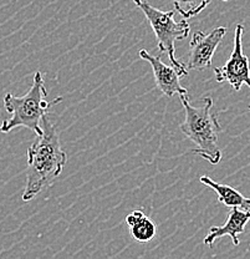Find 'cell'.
Returning a JSON list of instances; mask_svg holds the SVG:
<instances>
[{"label":"cell","instance_id":"6da1fadb","mask_svg":"<svg viewBox=\"0 0 250 259\" xmlns=\"http://www.w3.org/2000/svg\"><path fill=\"white\" fill-rule=\"evenodd\" d=\"M42 134L28 148L26 185L23 201L34 199L42 190L50 187L66 166L67 155L61 147L56 126L50 121L49 113L41 121Z\"/></svg>","mask_w":250,"mask_h":259},{"label":"cell","instance_id":"7a4b0ae2","mask_svg":"<svg viewBox=\"0 0 250 259\" xmlns=\"http://www.w3.org/2000/svg\"><path fill=\"white\" fill-rule=\"evenodd\" d=\"M184 109V120L179 130L195 145L193 153L201 156L209 163L218 164L222 160L218 135L223 131L214 111L212 97H206L199 106H193L188 95H179Z\"/></svg>","mask_w":250,"mask_h":259},{"label":"cell","instance_id":"3957f363","mask_svg":"<svg viewBox=\"0 0 250 259\" xmlns=\"http://www.w3.org/2000/svg\"><path fill=\"white\" fill-rule=\"evenodd\" d=\"M61 100L63 97L60 96L54 101H47L44 75L41 71H36L33 85L25 95L19 97L7 94L4 96V107L12 116L3 121L0 132L8 134L17 127H26L40 136L42 134V118L50 112V107L61 102Z\"/></svg>","mask_w":250,"mask_h":259},{"label":"cell","instance_id":"277c9868","mask_svg":"<svg viewBox=\"0 0 250 259\" xmlns=\"http://www.w3.org/2000/svg\"><path fill=\"white\" fill-rule=\"evenodd\" d=\"M133 3L143 12L144 16L148 20L157 39L158 51L168 56L172 66L176 67L181 76H187V65L182 64L176 58V47H174V42L177 40L185 39L189 35L190 25L188 24L187 19L176 21L174 20V14L177 13L176 9L162 12L157 8H153L146 0H133Z\"/></svg>","mask_w":250,"mask_h":259},{"label":"cell","instance_id":"5b68a950","mask_svg":"<svg viewBox=\"0 0 250 259\" xmlns=\"http://www.w3.org/2000/svg\"><path fill=\"white\" fill-rule=\"evenodd\" d=\"M244 26L238 24L234 32V48L229 59L223 66L214 69L217 82H228L233 90L239 91L243 85L250 89V61L243 53Z\"/></svg>","mask_w":250,"mask_h":259},{"label":"cell","instance_id":"8992f818","mask_svg":"<svg viewBox=\"0 0 250 259\" xmlns=\"http://www.w3.org/2000/svg\"><path fill=\"white\" fill-rule=\"evenodd\" d=\"M227 28L219 26L213 29L209 34L198 30L193 32V37L189 42V56L187 61L188 70H206L212 66L213 56L218 45L227 34Z\"/></svg>","mask_w":250,"mask_h":259},{"label":"cell","instance_id":"52a82bcc","mask_svg":"<svg viewBox=\"0 0 250 259\" xmlns=\"http://www.w3.org/2000/svg\"><path fill=\"white\" fill-rule=\"evenodd\" d=\"M139 58L148 61L152 66L153 74L157 88L165 94L166 96L172 97L176 94L178 95H188V90L179 82V72L177 71L174 66H168L161 60L160 56L151 55L146 49L139 50Z\"/></svg>","mask_w":250,"mask_h":259},{"label":"cell","instance_id":"ba28073f","mask_svg":"<svg viewBox=\"0 0 250 259\" xmlns=\"http://www.w3.org/2000/svg\"><path fill=\"white\" fill-rule=\"evenodd\" d=\"M250 221V212L238 208V207H233L230 209L229 214H228L227 222L224 226L220 227H212L209 233L204 238V244L213 247L214 242L217 239L222 238L224 236H229L232 238L234 245H239V234L244 233L245 231V226Z\"/></svg>","mask_w":250,"mask_h":259},{"label":"cell","instance_id":"9c48e42d","mask_svg":"<svg viewBox=\"0 0 250 259\" xmlns=\"http://www.w3.org/2000/svg\"><path fill=\"white\" fill-rule=\"evenodd\" d=\"M126 223L130 227V234L138 243H148L157 234L156 223L141 209H134L126 217Z\"/></svg>","mask_w":250,"mask_h":259},{"label":"cell","instance_id":"30bf717a","mask_svg":"<svg viewBox=\"0 0 250 259\" xmlns=\"http://www.w3.org/2000/svg\"><path fill=\"white\" fill-rule=\"evenodd\" d=\"M201 182L203 185L208 186V187L213 188V191L218 194V201L223 203L224 206L233 208V207H238V208L248 210L250 212V198H246L235 188L230 187L228 185H222L218 183L214 180H212L208 176H202Z\"/></svg>","mask_w":250,"mask_h":259},{"label":"cell","instance_id":"8fae6325","mask_svg":"<svg viewBox=\"0 0 250 259\" xmlns=\"http://www.w3.org/2000/svg\"><path fill=\"white\" fill-rule=\"evenodd\" d=\"M213 0H173L174 9L183 19H190L203 12ZM227 2V0H223Z\"/></svg>","mask_w":250,"mask_h":259},{"label":"cell","instance_id":"7c38bea8","mask_svg":"<svg viewBox=\"0 0 250 259\" xmlns=\"http://www.w3.org/2000/svg\"><path fill=\"white\" fill-rule=\"evenodd\" d=\"M248 107H249V110H250V105H249V106H248Z\"/></svg>","mask_w":250,"mask_h":259}]
</instances>
